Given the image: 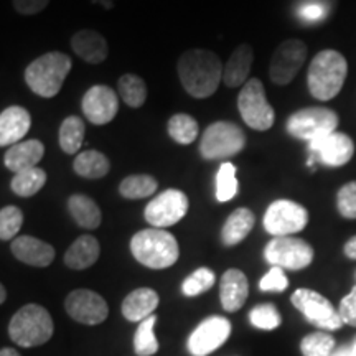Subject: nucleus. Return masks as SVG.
Here are the masks:
<instances>
[{"instance_id": "19", "label": "nucleus", "mask_w": 356, "mask_h": 356, "mask_svg": "<svg viewBox=\"0 0 356 356\" xmlns=\"http://www.w3.org/2000/svg\"><path fill=\"white\" fill-rule=\"evenodd\" d=\"M32 127V115L22 106H8L0 113V145L12 147L22 142Z\"/></svg>"}, {"instance_id": "50", "label": "nucleus", "mask_w": 356, "mask_h": 356, "mask_svg": "<svg viewBox=\"0 0 356 356\" xmlns=\"http://www.w3.org/2000/svg\"><path fill=\"white\" fill-rule=\"evenodd\" d=\"M353 341H356V337H355V340H353Z\"/></svg>"}, {"instance_id": "6", "label": "nucleus", "mask_w": 356, "mask_h": 356, "mask_svg": "<svg viewBox=\"0 0 356 356\" xmlns=\"http://www.w3.org/2000/svg\"><path fill=\"white\" fill-rule=\"evenodd\" d=\"M246 149V134L238 124L216 121L204 129L200 140V154L204 160L236 157Z\"/></svg>"}, {"instance_id": "17", "label": "nucleus", "mask_w": 356, "mask_h": 356, "mask_svg": "<svg viewBox=\"0 0 356 356\" xmlns=\"http://www.w3.org/2000/svg\"><path fill=\"white\" fill-rule=\"evenodd\" d=\"M312 159H318L323 165L330 168L343 167L353 159L355 142L343 132H332L309 142Z\"/></svg>"}, {"instance_id": "47", "label": "nucleus", "mask_w": 356, "mask_h": 356, "mask_svg": "<svg viewBox=\"0 0 356 356\" xmlns=\"http://www.w3.org/2000/svg\"><path fill=\"white\" fill-rule=\"evenodd\" d=\"M0 356H20L19 351L13 350V348H2L0 351Z\"/></svg>"}, {"instance_id": "48", "label": "nucleus", "mask_w": 356, "mask_h": 356, "mask_svg": "<svg viewBox=\"0 0 356 356\" xmlns=\"http://www.w3.org/2000/svg\"><path fill=\"white\" fill-rule=\"evenodd\" d=\"M6 299H7V291H6V287L0 286V304H3V302H6Z\"/></svg>"}, {"instance_id": "7", "label": "nucleus", "mask_w": 356, "mask_h": 356, "mask_svg": "<svg viewBox=\"0 0 356 356\" xmlns=\"http://www.w3.org/2000/svg\"><path fill=\"white\" fill-rule=\"evenodd\" d=\"M238 109L243 121L252 131H269L275 122V113L267 101L266 88L261 79L249 78L238 96Z\"/></svg>"}, {"instance_id": "12", "label": "nucleus", "mask_w": 356, "mask_h": 356, "mask_svg": "<svg viewBox=\"0 0 356 356\" xmlns=\"http://www.w3.org/2000/svg\"><path fill=\"white\" fill-rule=\"evenodd\" d=\"M264 229L274 238L291 236L305 229L309 222V211L300 203L292 200H275L267 207L264 215Z\"/></svg>"}, {"instance_id": "20", "label": "nucleus", "mask_w": 356, "mask_h": 356, "mask_svg": "<svg viewBox=\"0 0 356 356\" xmlns=\"http://www.w3.org/2000/svg\"><path fill=\"white\" fill-rule=\"evenodd\" d=\"M70 44L73 48L74 55L89 65H99L102 61H106V58L109 55L108 40L102 37L99 32L91 29L79 30V32L74 33L70 40Z\"/></svg>"}, {"instance_id": "13", "label": "nucleus", "mask_w": 356, "mask_h": 356, "mask_svg": "<svg viewBox=\"0 0 356 356\" xmlns=\"http://www.w3.org/2000/svg\"><path fill=\"white\" fill-rule=\"evenodd\" d=\"M309 48L299 38L284 40L282 43L275 48L269 65V78L270 81L277 86H286L292 83L297 76L302 66L307 60Z\"/></svg>"}, {"instance_id": "25", "label": "nucleus", "mask_w": 356, "mask_h": 356, "mask_svg": "<svg viewBox=\"0 0 356 356\" xmlns=\"http://www.w3.org/2000/svg\"><path fill=\"white\" fill-rule=\"evenodd\" d=\"M256 225V216L249 208H236L221 228L222 246L233 248L243 243Z\"/></svg>"}, {"instance_id": "2", "label": "nucleus", "mask_w": 356, "mask_h": 356, "mask_svg": "<svg viewBox=\"0 0 356 356\" xmlns=\"http://www.w3.org/2000/svg\"><path fill=\"white\" fill-rule=\"evenodd\" d=\"M346 74H348V61L340 51H318L312 60L307 73L309 92L318 101H330L340 95Z\"/></svg>"}, {"instance_id": "33", "label": "nucleus", "mask_w": 356, "mask_h": 356, "mask_svg": "<svg viewBox=\"0 0 356 356\" xmlns=\"http://www.w3.org/2000/svg\"><path fill=\"white\" fill-rule=\"evenodd\" d=\"M159 188L157 178L147 173H136L122 178L119 184V195L126 200H142L152 195Z\"/></svg>"}, {"instance_id": "29", "label": "nucleus", "mask_w": 356, "mask_h": 356, "mask_svg": "<svg viewBox=\"0 0 356 356\" xmlns=\"http://www.w3.org/2000/svg\"><path fill=\"white\" fill-rule=\"evenodd\" d=\"M84 134H86V126L79 115H68L61 122L60 132H58V142H60L61 150L66 155L78 154L81 149Z\"/></svg>"}, {"instance_id": "38", "label": "nucleus", "mask_w": 356, "mask_h": 356, "mask_svg": "<svg viewBox=\"0 0 356 356\" xmlns=\"http://www.w3.org/2000/svg\"><path fill=\"white\" fill-rule=\"evenodd\" d=\"M24 225V213L15 204H8L0 210V239L10 241L15 239Z\"/></svg>"}, {"instance_id": "27", "label": "nucleus", "mask_w": 356, "mask_h": 356, "mask_svg": "<svg viewBox=\"0 0 356 356\" xmlns=\"http://www.w3.org/2000/svg\"><path fill=\"white\" fill-rule=\"evenodd\" d=\"M68 211L78 226L84 229H96L102 222L99 204L88 195L74 193L68 198Z\"/></svg>"}, {"instance_id": "10", "label": "nucleus", "mask_w": 356, "mask_h": 356, "mask_svg": "<svg viewBox=\"0 0 356 356\" xmlns=\"http://www.w3.org/2000/svg\"><path fill=\"white\" fill-rule=\"evenodd\" d=\"M190 208V200L185 191L178 188H168L150 200L144 210V218L150 228L165 229L177 225L186 216Z\"/></svg>"}, {"instance_id": "41", "label": "nucleus", "mask_w": 356, "mask_h": 356, "mask_svg": "<svg viewBox=\"0 0 356 356\" xmlns=\"http://www.w3.org/2000/svg\"><path fill=\"white\" fill-rule=\"evenodd\" d=\"M289 287V279L282 267L273 266L259 280L262 292H284Z\"/></svg>"}, {"instance_id": "15", "label": "nucleus", "mask_w": 356, "mask_h": 356, "mask_svg": "<svg viewBox=\"0 0 356 356\" xmlns=\"http://www.w3.org/2000/svg\"><path fill=\"white\" fill-rule=\"evenodd\" d=\"M83 114L95 126L113 122L119 113V96L111 86L95 84L84 92L81 101Z\"/></svg>"}, {"instance_id": "39", "label": "nucleus", "mask_w": 356, "mask_h": 356, "mask_svg": "<svg viewBox=\"0 0 356 356\" xmlns=\"http://www.w3.org/2000/svg\"><path fill=\"white\" fill-rule=\"evenodd\" d=\"M249 322L259 330H275L282 323V318L273 304H261L249 312Z\"/></svg>"}, {"instance_id": "36", "label": "nucleus", "mask_w": 356, "mask_h": 356, "mask_svg": "<svg viewBox=\"0 0 356 356\" xmlns=\"http://www.w3.org/2000/svg\"><path fill=\"white\" fill-rule=\"evenodd\" d=\"M216 275L208 267H200V269L191 273L184 282H181V292L186 297H197L208 292L215 286Z\"/></svg>"}, {"instance_id": "34", "label": "nucleus", "mask_w": 356, "mask_h": 356, "mask_svg": "<svg viewBox=\"0 0 356 356\" xmlns=\"http://www.w3.org/2000/svg\"><path fill=\"white\" fill-rule=\"evenodd\" d=\"M236 168L234 163L231 162H222L216 173V200L221 203L231 202L239 190V181L236 177Z\"/></svg>"}, {"instance_id": "44", "label": "nucleus", "mask_w": 356, "mask_h": 356, "mask_svg": "<svg viewBox=\"0 0 356 356\" xmlns=\"http://www.w3.org/2000/svg\"><path fill=\"white\" fill-rule=\"evenodd\" d=\"M325 7L320 6V3H305V6L300 7L299 15L302 20L305 22H318L325 17Z\"/></svg>"}, {"instance_id": "46", "label": "nucleus", "mask_w": 356, "mask_h": 356, "mask_svg": "<svg viewBox=\"0 0 356 356\" xmlns=\"http://www.w3.org/2000/svg\"><path fill=\"white\" fill-rule=\"evenodd\" d=\"M332 356H353V351H351V346H341Z\"/></svg>"}, {"instance_id": "3", "label": "nucleus", "mask_w": 356, "mask_h": 356, "mask_svg": "<svg viewBox=\"0 0 356 356\" xmlns=\"http://www.w3.org/2000/svg\"><path fill=\"white\" fill-rule=\"evenodd\" d=\"M73 68V60L61 51H48L25 68L24 79L30 91L44 99L55 97Z\"/></svg>"}, {"instance_id": "35", "label": "nucleus", "mask_w": 356, "mask_h": 356, "mask_svg": "<svg viewBox=\"0 0 356 356\" xmlns=\"http://www.w3.org/2000/svg\"><path fill=\"white\" fill-rule=\"evenodd\" d=\"M155 322H157V317L150 315L149 318L139 323L136 337H134V348L139 356H152L159 351V341L154 333Z\"/></svg>"}, {"instance_id": "9", "label": "nucleus", "mask_w": 356, "mask_h": 356, "mask_svg": "<svg viewBox=\"0 0 356 356\" xmlns=\"http://www.w3.org/2000/svg\"><path fill=\"white\" fill-rule=\"evenodd\" d=\"M264 259L270 266L287 270H302L314 261V248L300 238L277 236L266 244Z\"/></svg>"}, {"instance_id": "11", "label": "nucleus", "mask_w": 356, "mask_h": 356, "mask_svg": "<svg viewBox=\"0 0 356 356\" xmlns=\"http://www.w3.org/2000/svg\"><path fill=\"white\" fill-rule=\"evenodd\" d=\"M291 302L317 328H323V330H340L343 327V320H341L338 310L322 293L312 291V289H297L292 293Z\"/></svg>"}, {"instance_id": "28", "label": "nucleus", "mask_w": 356, "mask_h": 356, "mask_svg": "<svg viewBox=\"0 0 356 356\" xmlns=\"http://www.w3.org/2000/svg\"><path fill=\"white\" fill-rule=\"evenodd\" d=\"M73 170L76 175L88 180H99L111 170V162L99 150H83L73 162Z\"/></svg>"}, {"instance_id": "18", "label": "nucleus", "mask_w": 356, "mask_h": 356, "mask_svg": "<svg viewBox=\"0 0 356 356\" xmlns=\"http://www.w3.org/2000/svg\"><path fill=\"white\" fill-rule=\"evenodd\" d=\"M12 254L24 264L33 267H48L55 261V248L35 236H17L10 244Z\"/></svg>"}, {"instance_id": "22", "label": "nucleus", "mask_w": 356, "mask_h": 356, "mask_svg": "<svg viewBox=\"0 0 356 356\" xmlns=\"http://www.w3.org/2000/svg\"><path fill=\"white\" fill-rule=\"evenodd\" d=\"M44 155V145L40 139L22 140L19 144L8 147L6 155H3V165L7 170L19 173L29 168L37 167L42 162Z\"/></svg>"}, {"instance_id": "8", "label": "nucleus", "mask_w": 356, "mask_h": 356, "mask_svg": "<svg viewBox=\"0 0 356 356\" xmlns=\"http://www.w3.org/2000/svg\"><path fill=\"white\" fill-rule=\"evenodd\" d=\"M338 124H340V118L335 111L322 108V106H312V108L299 109L289 115L286 129L296 139L312 142L335 132Z\"/></svg>"}, {"instance_id": "45", "label": "nucleus", "mask_w": 356, "mask_h": 356, "mask_svg": "<svg viewBox=\"0 0 356 356\" xmlns=\"http://www.w3.org/2000/svg\"><path fill=\"white\" fill-rule=\"evenodd\" d=\"M343 251H345V256L348 257V259L356 261V236H353V238L346 241Z\"/></svg>"}, {"instance_id": "1", "label": "nucleus", "mask_w": 356, "mask_h": 356, "mask_svg": "<svg viewBox=\"0 0 356 356\" xmlns=\"http://www.w3.org/2000/svg\"><path fill=\"white\" fill-rule=\"evenodd\" d=\"M220 56L208 48H190L177 61V73L181 86L195 99H207L216 92L222 81Z\"/></svg>"}, {"instance_id": "31", "label": "nucleus", "mask_w": 356, "mask_h": 356, "mask_svg": "<svg viewBox=\"0 0 356 356\" xmlns=\"http://www.w3.org/2000/svg\"><path fill=\"white\" fill-rule=\"evenodd\" d=\"M47 180V172L40 167H33L29 168V170L15 173L10 181V188L17 197L30 198L35 197V195L43 188Z\"/></svg>"}, {"instance_id": "4", "label": "nucleus", "mask_w": 356, "mask_h": 356, "mask_svg": "<svg viewBox=\"0 0 356 356\" xmlns=\"http://www.w3.org/2000/svg\"><path fill=\"white\" fill-rule=\"evenodd\" d=\"M134 259L149 269H167L180 257V246L175 236L165 229L147 228L136 233L131 239Z\"/></svg>"}, {"instance_id": "32", "label": "nucleus", "mask_w": 356, "mask_h": 356, "mask_svg": "<svg viewBox=\"0 0 356 356\" xmlns=\"http://www.w3.org/2000/svg\"><path fill=\"white\" fill-rule=\"evenodd\" d=\"M167 132L173 142L180 145H190L197 140L200 134L198 121L185 113L173 114L167 122Z\"/></svg>"}, {"instance_id": "5", "label": "nucleus", "mask_w": 356, "mask_h": 356, "mask_svg": "<svg viewBox=\"0 0 356 356\" xmlns=\"http://www.w3.org/2000/svg\"><path fill=\"white\" fill-rule=\"evenodd\" d=\"M53 318L44 307L29 304L17 312L8 325V335L12 341L24 348L44 345L53 337Z\"/></svg>"}, {"instance_id": "21", "label": "nucleus", "mask_w": 356, "mask_h": 356, "mask_svg": "<svg viewBox=\"0 0 356 356\" xmlns=\"http://www.w3.org/2000/svg\"><path fill=\"white\" fill-rule=\"evenodd\" d=\"M249 282L246 274L239 269H228L220 280V299L226 312H238L246 304Z\"/></svg>"}, {"instance_id": "40", "label": "nucleus", "mask_w": 356, "mask_h": 356, "mask_svg": "<svg viewBox=\"0 0 356 356\" xmlns=\"http://www.w3.org/2000/svg\"><path fill=\"white\" fill-rule=\"evenodd\" d=\"M337 208L346 220H356V180L348 181L338 190Z\"/></svg>"}, {"instance_id": "42", "label": "nucleus", "mask_w": 356, "mask_h": 356, "mask_svg": "<svg viewBox=\"0 0 356 356\" xmlns=\"http://www.w3.org/2000/svg\"><path fill=\"white\" fill-rule=\"evenodd\" d=\"M338 314H340L343 323L356 327V286L351 289L348 296L343 297L338 307Z\"/></svg>"}, {"instance_id": "26", "label": "nucleus", "mask_w": 356, "mask_h": 356, "mask_svg": "<svg viewBox=\"0 0 356 356\" xmlns=\"http://www.w3.org/2000/svg\"><path fill=\"white\" fill-rule=\"evenodd\" d=\"M99 241L91 234H83L65 252V264L73 270H84L99 259Z\"/></svg>"}, {"instance_id": "16", "label": "nucleus", "mask_w": 356, "mask_h": 356, "mask_svg": "<svg viewBox=\"0 0 356 356\" xmlns=\"http://www.w3.org/2000/svg\"><path fill=\"white\" fill-rule=\"evenodd\" d=\"M65 309L71 318L83 325H99L109 315L104 297L89 289H76L71 292L65 300Z\"/></svg>"}, {"instance_id": "30", "label": "nucleus", "mask_w": 356, "mask_h": 356, "mask_svg": "<svg viewBox=\"0 0 356 356\" xmlns=\"http://www.w3.org/2000/svg\"><path fill=\"white\" fill-rule=\"evenodd\" d=\"M118 95L129 108L139 109L147 101V84L139 74L126 73L118 79Z\"/></svg>"}, {"instance_id": "37", "label": "nucleus", "mask_w": 356, "mask_h": 356, "mask_svg": "<svg viewBox=\"0 0 356 356\" xmlns=\"http://www.w3.org/2000/svg\"><path fill=\"white\" fill-rule=\"evenodd\" d=\"M300 351L304 356H332L335 353V338L325 332H315L302 338Z\"/></svg>"}, {"instance_id": "43", "label": "nucleus", "mask_w": 356, "mask_h": 356, "mask_svg": "<svg viewBox=\"0 0 356 356\" xmlns=\"http://www.w3.org/2000/svg\"><path fill=\"white\" fill-rule=\"evenodd\" d=\"M12 6L20 15L32 17L42 13L44 8L50 6V0H12Z\"/></svg>"}, {"instance_id": "24", "label": "nucleus", "mask_w": 356, "mask_h": 356, "mask_svg": "<svg viewBox=\"0 0 356 356\" xmlns=\"http://www.w3.org/2000/svg\"><path fill=\"white\" fill-rule=\"evenodd\" d=\"M159 293L150 287H139L132 291L122 302V315L129 322H144L159 307Z\"/></svg>"}, {"instance_id": "49", "label": "nucleus", "mask_w": 356, "mask_h": 356, "mask_svg": "<svg viewBox=\"0 0 356 356\" xmlns=\"http://www.w3.org/2000/svg\"><path fill=\"white\" fill-rule=\"evenodd\" d=\"M351 351H353V356H356V341H353V345H351Z\"/></svg>"}, {"instance_id": "14", "label": "nucleus", "mask_w": 356, "mask_h": 356, "mask_svg": "<svg viewBox=\"0 0 356 356\" xmlns=\"http://www.w3.org/2000/svg\"><path fill=\"white\" fill-rule=\"evenodd\" d=\"M231 335V322L220 315L204 318L188 338V351L193 356H208L225 345Z\"/></svg>"}, {"instance_id": "23", "label": "nucleus", "mask_w": 356, "mask_h": 356, "mask_svg": "<svg viewBox=\"0 0 356 356\" xmlns=\"http://www.w3.org/2000/svg\"><path fill=\"white\" fill-rule=\"evenodd\" d=\"M252 61H254V50H252L251 44H238L226 61L225 70H222V83L226 84V88L233 89L244 86L249 81Z\"/></svg>"}]
</instances>
